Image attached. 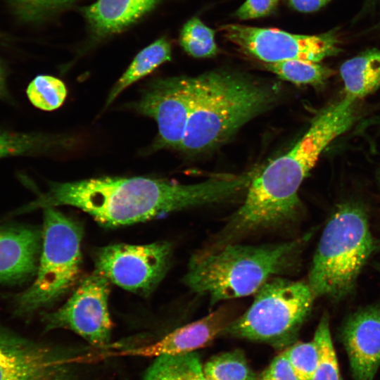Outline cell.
Segmentation results:
<instances>
[{"mask_svg": "<svg viewBox=\"0 0 380 380\" xmlns=\"http://www.w3.org/2000/svg\"><path fill=\"white\" fill-rule=\"evenodd\" d=\"M193 96V77L158 78L144 89L133 108L157 123L158 131L152 146L153 151L179 150L191 113Z\"/></svg>", "mask_w": 380, "mask_h": 380, "instance_id": "12", "label": "cell"}, {"mask_svg": "<svg viewBox=\"0 0 380 380\" xmlns=\"http://www.w3.org/2000/svg\"><path fill=\"white\" fill-rule=\"evenodd\" d=\"M331 0H286L293 9L301 13H312L319 10Z\"/></svg>", "mask_w": 380, "mask_h": 380, "instance_id": "30", "label": "cell"}, {"mask_svg": "<svg viewBox=\"0 0 380 380\" xmlns=\"http://www.w3.org/2000/svg\"><path fill=\"white\" fill-rule=\"evenodd\" d=\"M75 0H9L20 18L37 21L70 4Z\"/></svg>", "mask_w": 380, "mask_h": 380, "instance_id": "27", "label": "cell"}, {"mask_svg": "<svg viewBox=\"0 0 380 380\" xmlns=\"http://www.w3.org/2000/svg\"><path fill=\"white\" fill-rule=\"evenodd\" d=\"M193 80L191 113L179 148L188 154L222 145L272 107L280 95L276 83L228 69L211 70Z\"/></svg>", "mask_w": 380, "mask_h": 380, "instance_id": "3", "label": "cell"}, {"mask_svg": "<svg viewBox=\"0 0 380 380\" xmlns=\"http://www.w3.org/2000/svg\"><path fill=\"white\" fill-rule=\"evenodd\" d=\"M255 173L253 170L191 184L146 177H101L51 182L45 193L19 213L70 205L88 213L103 226L128 225L233 198L247 190Z\"/></svg>", "mask_w": 380, "mask_h": 380, "instance_id": "1", "label": "cell"}, {"mask_svg": "<svg viewBox=\"0 0 380 380\" xmlns=\"http://www.w3.org/2000/svg\"><path fill=\"white\" fill-rule=\"evenodd\" d=\"M143 380H209L198 353L165 355L155 357Z\"/></svg>", "mask_w": 380, "mask_h": 380, "instance_id": "19", "label": "cell"}, {"mask_svg": "<svg viewBox=\"0 0 380 380\" xmlns=\"http://www.w3.org/2000/svg\"><path fill=\"white\" fill-rule=\"evenodd\" d=\"M160 0H97L82 12L96 37L122 31L152 10Z\"/></svg>", "mask_w": 380, "mask_h": 380, "instance_id": "16", "label": "cell"}, {"mask_svg": "<svg viewBox=\"0 0 380 380\" xmlns=\"http://www.w3.org/2000/svg\"><path fill=\"white\" fill-rule=\"evenodd\" d=\"M6 74L4 68L0 62V98L6 95Z\"/></svg>", "mask_w": 380, "mask_h": 380, "instance_id": "31", "label": "cell"}, {"mask_svg": "<svg viewBox=\"0 0 380 380\" xmlns=\"http://www.w3.org/2000/svg\"><path fill=\"white\" fill-rule=\"evenodd\" d=\"M346 96L357 100L380 86V49H368L345 61L340 68Z\"/></svg>", "mask_w": 380, "mask_h": 380, "instance_id": "17", "label": "cell"}, {"mask_svg": "<svg viewBox=\"0 0 380 380\" xmlns=\"http://www.w3.org/2000/svg\"><path fill=\"white\" fill-rule=\"evenodd\" d=\"M170 243H118L98 248L94 253L96 270L110 282L141 296L150 294L170 267Z\"/></svg>", "mask_w": 380, "mask_h": 380, "instance_id": "10", "label": "cell"}, {"mask_svg": "<svg viewBox=\"0 0 380 380\" xmlns=\"http://www.w3.org/2000/svg\"><path fill=\"white\" fill-rule=\"evenodd\" d=\"M227 309L220 308L208 315L176 329L156 342L129 349L120 354L141 357H158L194 352L210 344L220 335L229 321Z\"/></svg>", "mask_w": 380, "mask_h": 380, "instance_id": "14", "label": "cell"}, {"mask_svg": "<svg viewBox=\"0 0 380 380\" xmlns=\"http://www.w3.org/2000/svg\"><path fill=\"white\" fill-rule=\"evenodd\" d=\"M42 230L30 226L0 228V281L19 283L37 273Z\"/></svg>", "mask_w": 380, "mask_h": 380, "instance_id": "15", "label": "cell"}, {"mask_svg": "<svg viewBox=\"0 0 380 380\" xmlns=\"http://www.w3.org/2000/svg\"><path fill=\"white\" fill-rule=\"evenodd\" d=\"M376 267L377 270H379V272H380V264H377L376 265Z\"/></svg>", "mask_w": 380, "mask_h": 380, "instance_id": "33", "label": "cell"}, {"mask_svg": "<svg viewBox=\"0 0 380 380\" xmlns=\"http://www.w3.org/2000/svg\"><path fill=\"white\" fill-rule=\"evenodd\" d=\"M179 43L182 49L194 58L213 57L218 51L215 30L197 17L191 18L184 25L180 32Z\"/></svg>", "mask_w": 380, "mask_h": 380, "instance_id": "22", "label": "cell"}, {"mask_svg": "<svg viewBox=\"0 0 380 380\" xmlns=\"http://www.w3.org/2000/svg\"><path fill=\"white\" fill-rule=\"evenodd\" d=\"M313 337L318 344L319 360L312 380H340L336 355L327 314L322 316Z\"/></svg>", "mask_w": 380, "mask_h": 380, "instance_id": "25", "label": "cell"}, {"mask_svg": "<svg viewBox=\"0 0 380 380\" xmlns=\"http://www.w3.org/2000/svg\"><path fill=\"white\" fill-rule=\"evenodd\" d=\"M27 95L35 107L46 111L59 108L67 96L65 84L49 75H38L28 85Z\"/></svg>", "mask_w": 380, "mask_h": 380, "instance_id": "24", "label": "cell"}, {"mask_svg": "<svg viewBox=\"0 0 380 380\" xmlns=\"http://www.w3.org/2000/svg\"><path fill=\"white\" fill-rule=\"evenodd\" d=\"M375 0H366V6H370L374 3Z\"/></svg>", "mask_w": 380, "mask_h": 380, "instance_id": "32", "label": "cell"}, {"mask_svg": "<svg viewBox=\"0 0 380 380\" xmlns=\"http://www.w3.org/2000/svg\"><path fill=\"white\" fill-rule=\"evenodd\" d=\"M65 138L0 130V158L58 148Z\"/></svg>", "mask_w": 380, "mask_h": 380, "instance_id": "23", "label": "cell"}, {"mask_svg": "<svg viewBox=\"0 0 380 380\" xmlns=\"http://www.w3.org/2000/svg\"><path fill=\"white\" fill-rule=\"evenodd\" d=\"M298 380H312L318 360L319 348L316 339L295 342L283 350Z\"/></svg>", "mask_w": 380, "mask_h": 380, "instance_id": "26", "label": "cell"}, {"mask_svg": "<svg viewBox=\"0 0 380 380\" xmlns=\"http://www.w3.org/2000/svg\"><path fill=\"white\" fill-rule=\"evenodd\" d=\"M203 371L209 380H257L241 350L223 352L211 357Z\"/></svg>", "mask_w": 380, "mask_h": 380, "instance_id": "21", "label": "cell"}, {"mask_svg": "<svg viewBox=\"0 0 380 380\" xmlns=\"http://www.w3.org/2000/svg\"><path fill=\"white\" fill-rule=\"evenodd\" d=\"M315 298L308 281L272 277L255 293L250 308L221 334L286 348L296 342Z\"/></svg>", "mask_w": 380, "mask_h": 380, "instance_id": "7", "label": "cell"}, {"mask_svg": "<svg viewBox=\"0 0 380 380\" xmlns=\"http://www.w3.org/2000/svg\"><path fill=\"white\" fill-rule=\"evenodd\" d=\"M220 30L244 53L265 63L294 59L319 63L341 51L335 30L306 35L276 28L228 24L221 26Z\"/></svg>", "mask_w": 380, "mask_h": 380, "instance_id": "9", "label": "cell"}, {"mask_svg": "<svg viewBox=\"0 0 380 380\" xmlns=\"http://www.w3.org/2000/svg\"><path fill=\"white\" fill-rule=\"evenodd\" d=\"M95 356L37 342L0 326V380H79L80 369Z\"/></svg>", "mask_w": 380, "mask_h": 380, "instance_id": "8", "label": "cell"}, {"mask_svg": "<svg viewBox=\"0 0 380 380\" xmlns=\"http://www.w3.org/2000/svg\"><path fill=\"white\" fill-rule=\"evenodd\" d=\"M305 240L244 245L229 243L194 253L183 282L208 296L210 305L256 293L274 275L293 270Z\"/></svg>", "mask_w": 380, "mask_h": 380, "instance_id": "4", "label": "cell"}, {"mask_svg": "<svg viewBox=\"0 0 380 380\" xmlns=\"http://www.w3.org/2000/svg\"><path fill=\"white\" fill-rule=\"evenodd\" d=\"M265 67L280 79L299 85L322 84L334 73L319 62L298 59L265 63Z\"/></svg>", "mask_w": 380, "mask_h": 380, "instance_id": "20", "label": "cell"}, {"mask_svg": "<svg viewBox=\"0 0 380 380\" xmlns=\"http://www.w3.org/2000/svg\"><path fill=\"white\" fill-rule=\"evenodd\" d=\"M109 280L95 270L85 277L66 303L46 313L45 330H70L92 347L109 349L112 322L108 311Z\"/></svg>", "mask_w": 380, "mask_h": 380, "instance_id": "11", "label": "cell"}, {"mask_svg": "<svg viewBox=\"0 0 380 380\" xmlns=\"http://www.w3.org/2000/svg\"><path fill=\"white\" fill-rule=\"evenodd\" d=\"M80 224L56 210L44 209L42 246L36 278L13 297L14 313L25 316L57 300L78 280L82 267Z\"/></svg>", "mask_w": 380, "mask_h": 380, "instance_id": "6", "label": "cell"}, {"mask_svg": "<svg viewBox=\"0 0 380 380\" xmlns=\"http://www.w3.org/2000/svg\"><path fill=\"white\" fill-rule=\"evenodd\" d=\"M341 339L355 380H373L380 366V305L357 310L343 325Z\"/></svg>", "mask_w": 380, "mask_h": 380, "instance_id": "13", "label": "cell"}, {"mask_svg": "<svg viewBox=\"0 0 380 380\" xmlns=\"http://www.w3.org/2000/svg\"><path fill=\"white\" fill-rule=\"evenodd\" d=\"M279 0H246L235 11L240 20H250L272 14L278 8Z\"/></svg>", "mask_w": 380, "mask_h": 380, "instance_id": "28", "label": "cell"}, {"mask_svg": "<svg viewBox=\"0 0 380 380\" xmlns=\"http://www.w3.org/2000/svg\"><path fill=\"white\" fill-rule=\"evenodd\" d=\"M376 247L365 209L357 203L340 205L323 230L309 272L315 297L339 300L351 294Z\"/></svg>", "mask_w": 380, "mask_h": 380, "instance_id": "5", "label": "cell"}, {"mask_svg": "<svg viewBox=\"0 0 380 380\" xmlns=\"http://www.w3.org/2000/svg\"><path fill=\"white\" fill-rule=\"evenodd\" d=\"M356 102L345 96L322 109L291 150L260 170L246 190L244 202L214 237L212 246L234 243L296 220L301 209L300 186L324 149L353 125Z\"/></svg>", "mask_w": 380, "mask_h": 380, "instance_id": "2", "label": "cell"}, {"mask_svg": "<svg viewBox=\"0 0 380 380\" xmlns=\"http://www.w3.org/2000/svg\"><path fill=\"white\" fill-rule=\"evenodd\" d=\"M170 60L171 46L165 38H160L142 49L112 87L105 107L110 105L126 88Z\"/></svg>", "mask_w": 380, "mask_h": 380, "instance_id": "18", "label": "cell"}, {"mask_svg": "<svg viewBox=\"0 0 380 380\" xmlns=\"http://www.w3.org/2000/svg\"><path fill=\"white\" fill-rule=\"evenodd\" d=\"M257 380H298L283 351L276 356Z\"/></svg>", "mask_w": 380, "mask_h": 380, "instance_id": "29", "label": "cell"}]
</instances>
